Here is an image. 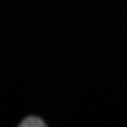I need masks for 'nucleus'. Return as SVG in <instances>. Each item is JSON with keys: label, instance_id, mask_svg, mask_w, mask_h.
Segmentation results:
<instances>
[{"label": "nucleus", "instance_id": "nucleus-1", "mask_svg": "<svg viewBox=\"0 0 127 127\" xmlns=\"http://www.w3.org/2000/svg\"><path fill=\"white\" fill-rule=\"evenodd\" d=\"M20 127H45V122L40 117H25L20 122Z\"/></svg>", "mask_w": 127, "mask_h": 127}]
</instances>
